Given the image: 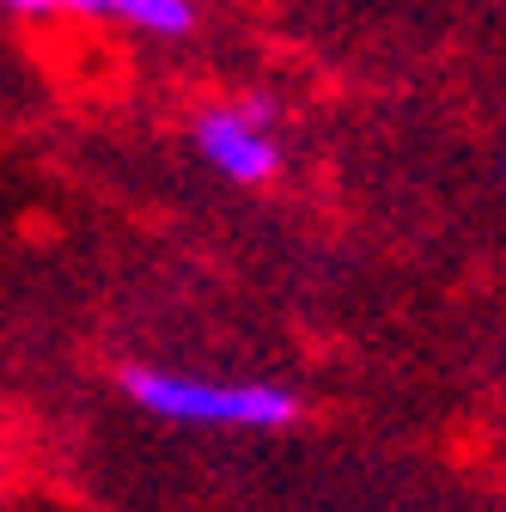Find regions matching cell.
Segmentation results:
<instances>
[{
	"label": "cell",
	"instance_id": "cell-2",
	"mask_svg": "<svg viewBox=\"0 0 506 512\" xmlns=\"http://www.w3.org/2000/svg\"><path fill=\"white\" fill-rule=\"evenodd\" d=\"M196 153L232 177V183H269L281 171V147H275V104L269 98H244V104H220L196 122Z\"/></svg>",
	"mask_w": 506,
	"mask_h": 512
},
{
	"label": "cell",
	"instance_id": "cell-4",
	"mask_svg": "<svg viewBox=\"0 0 506 512\" xmlns=\"http://www.w3.org/2000/svg\"><path fill=\"white\" fill-rule=\"evenodd\" d=\"M0 7H13V13H86V19H98V0H0Z\"/></svg>",
	"mask_w": 506,
	"mask_h": 512
},
{
	"label": "cell",
	"instance_id": "cell-1",
	"mask_svg": "<svg viewBox=\"0 0 506 512\" xmlns=\"http://www.w3.org/2000/svg\"><path fill=\"white\" fill-rule=\"evenodd\" d=\"M122 391H129L147 415L177 421V427H250V433H275L293 427L299 397L281 384H220V378H183V372H122Z\"/></svg>",
	"mask_w": 506,
	"mask_h": 512
},
{
	"label": "cell",
	"instance_id": "cell-3",
	"mask_svg": "<svg viewBox=\"0 0 506 512\" xmlns=\"http://www.w3.org/2000/svg\"><path fill=\"white\" fill-rule=\"evenodd\" d=\"M98 19L135 25L147 37H189L196 31V0H98Z\"/></svg>",
	"mask_w": 506,
	"mask_h": 512
}]
</instances>
